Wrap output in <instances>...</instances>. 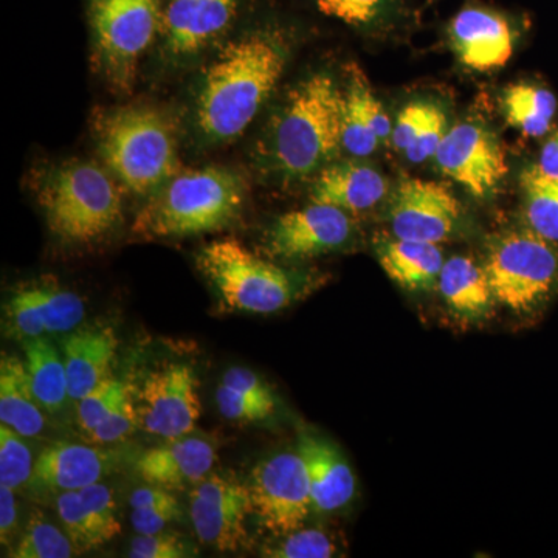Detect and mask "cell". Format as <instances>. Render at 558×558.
<instances>
[{
    "label": "cell",
    "instance_id": "obj_39",
    "mask_svg": "<svg viewBox=\"0 0 558 558\" xmlns=\"http://www.w3.org/2000/svg\"><path fill=\"white\" fill-rule=\"evenodd\" d=\"M436 106V102L413 101L400 110L398 119L392 123L391 143L396 150L405 156L407 150L421 137Z\"/></svg>",
    "mask_w": 558,
    "mask_h": 558
},
{
    "label": "cell",
    "instance_id": "obj_37",
    "mask_svg": "<svg viewBox=\"0 0 558 558\" xmlns=\"http://www.w3.org/2000/svg\"><path fill=\"white\" fill-rule=\"evenodd\" d=\"M216 402L220 414L231 422H240V424H255V422H264L274 416L277 405L260 402V400L247 398L240 392L233 391L219 385L216 389Z\"/></svg>",
    "mask_w": 558,
    "mask_h": 558
},
{
    "label": "cell",
    "instance_id": "obj_34",
    "mask_svg": "<svg viewBox=\"0 0 558 558\" xmlns=\"http://www.w3.org/2000/svg\"><path fill=\"white\" fill-rule=\"evenodd\" d=\"M35 462L24 436L0 424V486L16 492L31 484Z\"/></svg>",
    "mask_w": 558,
    "mask_h": 558
},
{
    "label": "cell",
    "instance_id": "obj_44",
    "mask_svg": "<svg viewBox=\"0 0 558 558\" xmlns=\"http://www.w3.org/2000/svg\"><path fill=\"white\" fill-rule=\"evenodd\" d=\"M537 167L545 174L558 178V131L550 135L539 150Z\"/></svg>",
    "mask_w": 558,
    "mask_h": 558
},
{
    "label": "cell",
    "instance_id": "obj_7",
    "mask_svg": "<svg viewBox=\"0 0 558 558\" xmlns=\"http://www.w3.org/2000/svg\"><path fill=\"white\" fill-rule=\"evenodd\" d=\"M165 0H87L95 70L110 89L130 94L140 61L160 35Z\"/></svg>",
    "mask_w": 558,
    "mask_h": 558
},
{
    "label": "cell",
    "instance_id": "obj_41",
    "mask_svg": "<svg viewBox=\"0 0 558 558\" xmlns=\"http://www.w3.org/2000/svg\"><path fill=\"white\" fill-rule=\"evenodd\" d=\"M449 128L446 112L439 105L436 106L428 123L425 124L424 131H422L421 137L407 150V160H410L411 163H424V161L433 159Z\"/></svg>",
    "mask_w": 558,
    "mask_h": 558
},
{
    "label": "cell",
    "instance_id": "obj_24",
    "mask_svg": "<svg viewBox=\"0 0 558 558\" xmlns=\"http://www.w3.org/2000/svg\"><path fill=\"white\" fill-rule=\"evenodd\" d=\"M119 339L110 328H84L62 340V359L68 371L70 400L76 402L109 379Z\"/></svg>",
    "mask_w": 558,
    "mask_h": 558
},
{
    "label": "cell",
    "instance_id": "obj_5",
    "mask_svg": "<svg viewBox=\"0 0 558 558\" xmlns=\"http://www.w3.org/2000/svg\"><path fill=\"white\" fill-rule=\"evenodd\" d=\"M36 194L51 234L68 245L97 244L123 220L117 179L94 161L51 165L40 172Z\"/></svg>",
    "mask_w": 558,
    "mask_h": 558
},
{
    "label": "cell",
    "instance_id": "obj_14",
    "mask_svg": "<svg viewBox=\"0 0 558 558\" xmlns=\"http://www.w3.org/2000/svg\"><path fill=\"white\" fill-rule=\"evenodd\" d=\"M433 159L444 175L478 199L494 196L508 172L505 150L494 132L473 121L450 126Z\"/></svg>",
    "mask_w": 558,
    "mask_h": 558
},
{
    "label": "cell",
    "instance_id": "obj_15",
    "mask_svg": "<svg viewBox=\"0 0 558 558\" xmlns=\"http://www.w3.org/2000/svg\"><path fill=\"white\" fill-rule=\"evenodd\" d=\"M388 220L392 236L399 240L439 244L457 231L461 205L438 182L405 179L392 193Z\"/></svg>",
    "mask_w": 558,
    "mask_h": 558
},
{
    "label": "cell",
    "instance_id": "obj_17",
    "mask_svg": "<svg viewBox=\"0 0 558 558\" xmlns=\"http://www.w3.org/2000/svg\"><path fill=\"white\" fill-rule=\"evenodd\" d=\"M447 33L458 60L476 72L505 68L515 47L512 22L487 7L468 5L459 10Z\"/></svg>",
    "mask_w": 558,
    "mask_h": 558
},
{
    "label": "cell",
    "instance_id": "obj_11",
    "mask_svg": "<svg viewBox=\"0 0 558 558\" xmlns=\"http://www.w3.org/2000/svg\"><path fill=\"white\" fill-rule=\"evenodd\" d=\"M140 427L163 439L190 435L201 418L199 380L193 366L168 363L146 374L137 391Z\"/></svg>",
    "mask_w": 558,
    "mask_h": 558
},
{
    "label": "cell",
    "instance_id": "obj_23",
    "mask_svg": "<svg viewBox=\"0 0 558 558\" xmlns=\"http://www.w3.org/2000/svg\"><path fill=\"white\" fill-rule=\"evenodd\" d=\"M108 451L84 444L58 442L46 447L36 458L32 487L38 492L80 490L100 483L109 472Z\"/></svg>",
    "mask_w": 558,
    "mask_h": 558
},
{
    "label": "cell",
    "instance_id": "obj_3",
    "mask_svg": "<svg viewBox=\"0 0 558 558\" xmlns=\"http://www.w3.org/2000/svg\"><path fill=\"white\" fill-rule=\"evenodd\" d=\"M94 137L110 174L135 196L149 199L180 172L178 128L159 106L98 110Z\"/></svg>",
    "mask_w": 558,
    "mask_h": 558
},
{
    "label": "cell",
    "instance_id": "obj_22",
    "mask_svg": "<svg viewBox=\"0 0 558 558\" xmlns=\"http://www.w3.org/2000/svg\"><path fill=\"white\" fill-rule=\"evenodd\" d=\"M388 180L357 159L332 161L312 180L311 201L355 215L376 208L387 197Z\"/></svg>",
    "mask_w": 558,
    "mask_h": 558
},
{
    "label": "cell",
    "instance_id": "obj_35",
    "mask_svg": "<svg viewBox=\"0 0 558 558\" xmlns=\"http://www.w3.org/2000/svg\"><path fill=\"white\" fill-rule=\"evenodd\" d=\"M128 388L119 380L106 379L97 388L87 392L84 398L76 400V422L84 436H89L102 418L108 416L110 411L116 409L124 396L128 395Z\"/></svg>",
    "mask_w": 558,
    "mask_h": 558
},
{
    "label": "cell",
    "instance_id": "obj_27",
    "mask_svg": "<svg viewBox=\"0 0 558 558\" xmlns=\"http://www.w3.org/2000/svg\"><path fill=\"white\" fill-rule=\"evenodd\" d=\"M0 422L24 438H36L47 428L46 410L33 391L25 363L11 355L0 362Z\"/></svg>",
    "mask_w": 558,
    "mask_h": 558
},
{
    "label": "cell",
    "instance_id": "obj_30",
    "mask_svg": "<svg viewBox=\"0 0 558 558\" xmlns=\"http://www.w3.org/2000/svg\"><path fill=\"white\" fill-rule=\"evenodd\" d=\"M323 14L362 33H381L395 27L407 10V0H314Z\"/></svg>",
    "mask_w": 558,
    "mask_h": 558
},
{
    "label": "cell",
    "instance_id": "obj_8",
    "mask_svg": "<svg viewBox=\"0 0 558 558\" xmlns=\"http://www.w3.org/2000/svg\"><path fill=\"white\" fill-rule=\"evenodd\" d=\"M484 267L497 303L515 314L542 311L558 293V245L526 226L492 242Z\"/></svg>",
    "mask_w": 558,
    "mask_h": 558
},
{
    "label": "cell",
    "instance_id": "obj_1",
    "mask_svg": "<svg viewBox=\"0 0 558 558\" xmlns=\"http://www.w3.org/2000/svg\"><path fill=\"white\" fill-rule=\"evenodd\" d=\"M292 53V36L264 24L227 40L201 70L190 101V131L201 148L240 138L277 89Z\"/></svg>",
    "mask_w": 558,
    "mask_h": 558
},
{
    "label": "cell",
    "instance_id": "obj_42",
    "mask_svg": "<svg viewBox=\"0 0 558 558\" xmlns=\"http://www.w3.org/2000/svg\"><path fill=\"white\" fill-rule=\"evenodd\" d=\"M222 387L233 389L247 398L260 400V402L271 403L277 405V398L275 392L271 391L269 385L266 384L258 374L245 368H230L223 374Z\"/></svg>",
    "mask_w": 558,
    "mask_h": 558
},
{
    "label": "cell",
    "instance_id": "obj_26",
    "mask_svg": "<svg viewBox=\"0 0 558 558\" xmlns=\"http://www.w3.org/2000/svg\"><path fill=\"white\" fill-rule=\"evenodd\" d=\"M438 289L451 314L464 322H480L497 303L486 267L470 256H451L440 270Z\"/></svg>",
    "mask_w": 558,
    "mask_h": 558
},
{
    "label": "cell",
    "instance_id": "obj_36",
    "mask_svg": "<svg viewBox=\"0 0 558 558\" xmlns=\"http://www.w3.org/2000/svg\"><path fill=\"white\" fill-rule=\"evenodd\" d=\"M278 545L263 550V556L275 558H329L336 556L333 539L317 529H304L281 535Z\"/></svg>",
    "mask_w": 558,
    "mask_h": 558
},
{
    "label": "cell",
    "instance_id": "obj_2",
    "mask_svg": "<svg viewBox=\"0 0 558 558\" xmlns=\"http://www.w3.org/2000/svg\"><path fill=\"white\" fill-rule=\"evenodd\" d=\"M341 130L343 89L330 73H314L271 113L253 149V167L274 183L314 179L343 150Z\"/></svg>",
    "mask_w": 558,
    "mask_h": 558
},
{
    "label": "cell",
    "instance_id": "obj_40",
    "mask_svg": "<svg viewBox=\"0 0 558 558\" xmlns=\"http://www.w3.org/2000/svg\"><path fill=\"white\" fill-rule=\"evenodd\" d=\"M196 556V549L172 532H157V534H137L131 543L130 557L132 558H185Z\"/></svg>",
    "mask_w": 558,
    "mask_h": 558
},
{
    "label": "cell",
    "instance_id": "obj_18",
    "mask_svg": "<svg viewBox=\"0 0 558 558\" xmlns=\"http://www.w3.org/2000/svg\"><path fill=\"white\" fill-rule=\"evenodd\" d=\"M216 459L218 453L211 440L185 435L143 451L135 461V472L150 486L180 490L196 486L209 475Z\"/></svg>",
    "mask_w": 558,
    "mask_h": 558
},
{
    "label": "cell",
    "instance_id": "obj_43",
    "mask_svg": "<svg viewBox=\"0 0 558 558\" xmlns=\"http://www.w3.org/2000/svg\"><path fill=\"white\" fill-rule=\"evenodd\" d=\"M17 501L13 488L0 486V539L11 545L17 532Z\"/></svg>",
    "mask_w": 558,
    "mask_h": 558
},
{
    "label": "cell",
    "instance_id": "obj_28",
    "mask_svg": "<svg viewBox=\"0 0 558 558\" xmlns=\"http://www.w3.org/2000/svg\"><path fill=\"white\" fill-rule=\"evenodd\" d=\"M25 369L46 413L58 414L68 405L69 380L62 352L47 337L24 341Z\"/></svg>",
    "mask_w": 558,
    "mask_h": 558
},
{
    "label": "cell",
    "instance_id": "obj_31",
    "mask_svg": "<svg viewBox=\"0 0 558 558\" xmlns=\"http://www.w3.org/2000/svg\"><path fill=\"white\" fill-rule=\"evenodd\" d=\"M520 189L526 227L558 245V178L534 165L521 172Z\"/></svg>",
    "mask_w": 558,
    "mask_h": 558
},
{
    "label": "cell",
    "instance_id": "obj_4",
    "mask_svg": "<svg viewBox=\"0 0 558 558\" xmlns=\"http://www.w3.org/2000/svg\"><path fill=\"white\" fill-rule=\"evenodd\" d=\"M245 199L241 172L223 167L178 172L143 205L132 231L145 240L215 233L236 222Z\"/></svg>",
    "mask_w": 558,
    "mask_h": 558
},
{
    "label": "cell",
    "instance_id": "obj_29",
    "mask_svg": "<svg viewBox=\"0 0 558 558\" xmlns=\"http://www.w3.org/2000/svg\"><path fill=\"white\" fill-rule=\"evenodd\" d=\"M501 105L510 126L531 138L548 134L558 108L548 87L532 83L510 84L502 92Z\"/></svg>",
    "mask_w": 558,
    "mask_h": 558
},
{
    "label": "cell",
    "instance_id": "obj_21",
    "mask_svg": "<svg viewBox=\"0 0 558 558\" xmlns=\"http://www.w3.org/2000/svg\"><path fill=\"white\" fill-rule=\"evenodd\" d=\"M296 450L310 478L314 512L330 513L348 506L355 495V475L339 447L314 433L303 432Z\"/></svg>",
    "mask_w": 558,
    "mask_h": 558
},
{
    "label": "cell",
    "instance_id": "obj_10",
    "mask_svg": "<svg viewBox=\"0 0 558 558\" xmlns=\"http://www.w3.org/2000/svg\"><path fill=\"white\" fill-rule=\"evenodd\" d=\"M244 0H165L160 51L165 65L185 68L226 38Z\"/></svg>",
    "mask_w": 558,
    "mask_h": 558
},
{
    "label": "cell",
    "instance_id": "obj_9",
    "mask_svg": "<svg viewBox=\"0 0 558 558\" xmlns=\"http://www.w3.org/2000/svg\"><path fill=\"white\" fill-rule=\"evenodd\" d=\"M247 487L253 515L278 537L304 527L314 512L310 478L299 450L263 459L250 472Z\"/></svg>",
    "mask_w": 558,
    "mask_h": 558
},
{
    "label": "cell",
    "instance_id": "obj_19",
    "mask_svg": "<svg viewBox=\"0 0 558 558\" xmlns=\"http://www.w3.org/2000/svg\"><path fill=\"white\" fill-rule=\"evenodd\" d=\"M392 123L365 73L352 64L343 89L341 148L351 159H368L381 143L391 140Z\"/></svg>",
    "mask_w": 558,
    "mask_h": 558
},
{
    "label": "cell",
    "instance_id": "obj_20",
    "mask_svg": "<svg viewBox=\"0 0 558 558\" xmlns=\"http://www.w3.org/2000/svg\"><path fill=\"white\" fill-rule=\"evenodd\" d=\"M58 519L78 553L97 549L120 535L116 499L106 484L62 492L57 498Z\"/></svg>",
    "mask_w": 558,
    "mask_h": 558
},
{
    "label": "cell",
    "instance_id": "obj_16",
    "mask_svg": "<svg viewBox=\"0 0 558 558\" xmlns=\"http://www.w3.org/2000/svg\"><path fill=\"white\" fill-rule=\"evenodd\" d=\"M86 317V303L78 293L53 281L31 282L10 296L5 306V329L22 341L69 333Z\"/></svg>",
    "mask_w": 558,
    "mask_h": 558
},
{
    "label": "cell",
    "instance_id": "obj_38",
    "mask_svg": "<svg viewBox=\"0 0 558 558\" xmlns=\"http://www.w3.org/2000/svg\"><path fill=\"white\" fill-rule=\"evenodd\" d=\"M137 427H140L137 409L128 392L117 403L116 409L110 411L108 416L102 418L101 424L87 436V439L94 444L121 442V440L130 438Z\"/></svg>",
    "mask_w": 558,
    "mask_h": 558
},
{
    "label": "cell",
    "instance_id": "obj_12",
    "mask_svg": "<svg viewBox=\"0 0 558 558\" xmlns=\"http://www.w3.org/2000/svg\"><path fill=\"white\" fill-rule=\"evenodd\" d=\"M190 519L204 545L236 553L248 543L247 520L253 515L247 483L211 472L190 490Z\"/></svg>",
    "mask_w": 558,
    "mask_h": 558
},
{
    "label": "cell",
    "instance_id": "obj_25",
    "mask_svg": "<svg viewBox=\"0 0 558 558\" xmlns=\"http://www.w3.org/2000/svg\"><path fill=\"white\" fill-rule=\"evenodd\" d=\"M376 255L391 281L409 292H428L438 288L444 252L439 244L410 240H380Z\"/></svg>",
    "mask_w": 558,
    "mask_h": 558
},
{
    "label": "cell",
    "instance_id": "obj_13",
    "mask_svg": "<svg viewBox=\"0 0 558 558\" xmlns=\"http://www.w3.org/2000/svg\"><path fill=\"white\" fill-rule=\"evenodd\" d=\"M355 234L354 220L343 209L315 204L279 216L264 236L270 258L304 260L347 247Z\"/></svg>",
    "mask_w": 558,
    "mask_h": 558
},
{
    "label": "cell",
    "instance_id": "obj_32",
    "mask_svg": "<svg viewBox=\"0 0 558 558\" xmlns=\"http://www.w3.org/2000/svg\"><path fill=\"white\" fill-rule=\"evenodd\" d=\"M130 506L132 527L137 534H157L183 517L179 499L171 490L150 484L132 492Z\"/></svg>",
    "mask_w": 558,
    "mask_h": 558
},
{
    "label": "cell",
    "instance_id": "obj_6",
    "mask_svg": "<svg viewBox=\"0 0 558 558\" xmlns=\"http://www.w3.org/2000/svg\"><path fill=\"white\" fill-rule=\"evenodd\" d=\"M197 267L233 312L269 315L292 306L317 288V275L286 269L256 255L234 238L213 241L196 256Z\"/></svg>",
    "mask_w": 558,
    "mask_h": 558
},
{
    "label": "cell",
    "instance_id": "obj_33",
    "mask_svg": "<svg viewBox=\"0 0 558 558\" xmlns=\"http://www.w3.org/2000/svg\"><path fill=\"white\" fill-rule=\"evenodd\" d=\"M62 527V526H61ZM51 523L43 512H33L25 524L24 534L11 549L13 558H70L75 556V545L64 529Z\"/></svg>",
    "mask_w": 558,
    "mask_h": 558
}]
</instances>
